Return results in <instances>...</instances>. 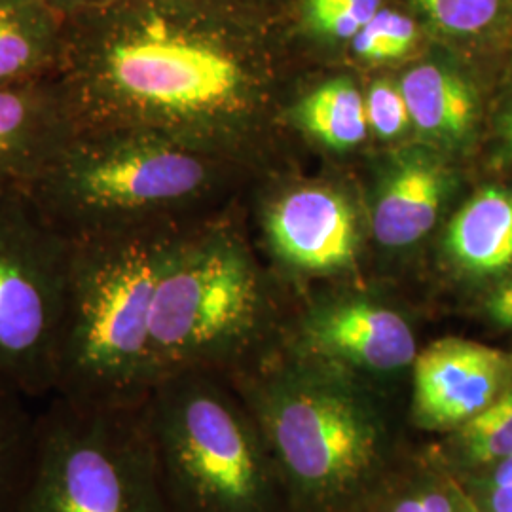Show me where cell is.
<instances>
[{"instance_id": "obj_1", "label": "cell", "mask_w": 512, "mask_h": 512, "mask_svg": "<svg viewBox=\"0 0 512 512\" xmlns=\"http://www.w3.org/2000/svg\"><path fill=\"white\" fill-rule=\"evenodd\" d=\"M264 12L228 0H116L67 18L78 128L129 126L236 162L264 105Z\"/></svg>"}, {"instance_id": "obj_2", "label": "cell", "mask_w": 512, "mask_h": 512, "mask_svg": "<svg viewBox=\"0 0 512 512\" xmlns=\"http://www.w3.org/2000/svg\"><path fill=\"white\" fill-rule=\"evenodd\" d=\"M251 410L291 512H365L397 467L395 435L370 384L298 359L262 378L226 374Z\"/></svg>"}, {"instance_id": "obj_3", "label": "cell", "mask_w": 512, "mask_h": 512, "mask_svg": "<svg viewBox=\"0 0 512 512\" xmlns=\"http://www.w3.org/2000/svg\"><path fill=\"white\" fill-rule=\"evenodd\" d=\"M186 222L73 239L69 304L54 395L131 403L150 389L154 293Z\"/></svg>"}, {"instance_id": "obj_4", "label": "cell", "mask_w": 512, "mask_h": 512, "mask_svg": "<svg viewBox=\"0 0 512 512\" xmlns=\"http://www.w3.org/2000/svg\"><path fill=\"white\" fill-rule=\"evenodd\" d=\"M232 165L156 131L82 126L27 198L71 239L183 222V213L219 192Z\"/></svg>"}, {"instance_id": "obj_5", "label": "cell", "mask_w": 512, "mask_h": 512, "mask_svg": "<svg viewBox=\"0 0 512 512\" xmlns=\"http://www.w3.org/2000/svg\"><path fill=\"white\" fill-rule=\"evenodd\" d=\"M147 416L173 512H291L270 446L226 374L160 380Z\"/></svg>"}, {"instance_id": "obj_6", "label": "cell", "mask_w": 512, "mask_h": 512, "mask_svg": "<svg viewBox=\"0 0 512 512\" xmlns=\"http://www.w3.org/2000/svg\"><path fill=\"white\" fill-rule=\"evenodd\" d=\"M264 313V285L238 232L220 219L190 224L154 293L148 336L152 385L188 370H238Z\"/></svg>"}, {"instance_id": "obj_7", "label": "cell", "mask_w": 512, "mask_h": 512, "mask_svg": "<svg viewBox=\"0 0 512 512\" xmlns=\"http://www.w3.org/2000/svg\"><path fill=\"white\" fill-rule=\"evenodd\" d=\"M16 512H173L147 397L114 403L52 395L37 414L35 452Z\"/></svg>"}, {"instance_id": "obj_8", "label": "cell", "mask_w": 512, "mask_h": 512, "mask_svg": "<svg viewBox=\"0 0 512 512\" xmlns=\"http://www.w3.org/2000/svg\"><path fill=\"white\" fill-rule=\"evenodd\" d=\"M73 239L27 196L0 198V384L52 397L63 348Z\"/></svg>"}, {"instance_id": "obj_9", "label": "cell", "mask_w": 512, "mask_h": 512, "mask_svg": "<svg viewBox=\"0 0 512 512\" xmlns=\"http://www.w3.org/2000/svg\"><path fill=\"white\" fill-rule=\"evenodd\" d=\"M298 351L302 359L340 368L368 384L399 376L420 353L403 313L366 296L313 308L302 323Z\"/></svg>"}, {"instance_id": "obj_10", "label": "cell", "mask_w": 512, "mask_h": 512, "mask_svg": "<svg viewBox=\"0 0 512 512\" xmlns=\"http://www.w3.org/2000/svg\"><path fill=\"white\" fill-rule=\"evenodd\" d=\"M511 382L512 353L442 338L421 349L412 366L410 421L423 431L452 433L486 410Z\"/></svg>"}, {"instance_id": "obj_11", "label": "cell", "mask_w": 512, "mask_h": 512, "mask_svg": "<svg viewBox=\"0 0 512 512\" xmlns=\"http://www.w3.org/2000/svg\"><path fill=\"white\" fill-rule=\"evenodd\" d=\"M76 129L61 74L0 86V198L27 196Z\"/></svg>"}, {"instance_id": "obj_12", "label": "cell", "mask_w": 512, "mask_h": 512, "mask_svg": "<svg viewBox=\"0 0 512 512\" xmlns=\"http://www.w3.org/2000/svg\"><path fill=\"white\" fill-rule=\"evenodd\" d=\"M266 228L277 255L294 268L329 274L351 268L357 226L348 202L321 186L300 188L270 209Z\"/></svg>"}, {"instance_id": "obj_13", "label": "cell", "mask_w": 512, "mask_h": 512, "mask_svg": "<svg viewBox=\"0 0 512 512\" xmlns=\"http://www.w3.org/2000/svg\"><path fill=\"white\" fill-rule=\"evenodd\" d=\"M448 175L427 152L401 156L389 169L374 203L372 228L378 243L404 249L418 243L437 222Z\"/></svg>"}, {"instance_id": "obj_14", "label": "cell", "mask_w": 512, "mask_h": 512, "mask_svg": "<svg viewBox=\"0 0 512 512\" xmlns=\"http://www.w3.org/2000/svg\"><path fill=\"white\" fill-rule=\"evenodd\" d=\"M67 18L44 0H0V86L61 74Z\"/></svg>"}, {"instance_id": "obj_15", "label": "cell", "mask_w": 512, "mask_h": 512, "mask_svg": "<svg viewBox=\"0 0 512 512\" xmlns=\"http://www.w3.org/2000/svg\"><path fill=\"white\" fill-rule=\"evenodd\" d=\"M446 245L471 274H495L512 264V196L486 188L450 222Z\"/></svg>"}, {"instance_id": "obj_16", "label": "cell", "mask_w": 512, "mask_h": 512, "mask_svg": "<svg viewBox=\"0 0 512 512\" xmlns=\"http://www.w3.org/2000/svg\"><path fill=\"white\" fill-rule=\"evenodd\" d=\"M412 124L429 139L454 143L463 139L475 122V93L448 67L425 61L401 78Z\"/></svg>"}, {"instance_id": "obj_17", "label": "cell", "mask_w": 512, "mask_h": 512, "mask_svg": "<svg viewBox=\"0 0 512 512\" xmlns=\"http://www.w3.org/2000/svg\"><path fill=\"white\" fill-rule=\"evenodd\" d=\"M296 116L302 128L334 150L357 147L368 133L365 95L346 78L315 88L304 97Z\"/></svg>"}, {"instance_id": "obj_18", "label": "cell", "mask_w": 512, "mask_h": 512, "mask_svg": "<svg viewBox=\"0 0 512 512\" xmlns=\"http://www.w3.org/2000/svg\"><path fill=\"white\" fill-rule=\"evenodd\" d=\"M37 437V414L27 399L0 384V512L18 511L31 469Z\"/></svg>"}, {"instance_id": "obj_19", "label": "cell", "mask_w": 512, "mask_h": 512, "mask_svg": "<svg viewBox=\"0 0 512 512\" xmlns=\"http://www.w3.org/2000/svg\"><path fill=\"white\" fill-rule=\"evenodd\" d=\"M365 512H475V507L427 461L395 467Z\"/></svg>"}, {"instance_id": "obj_20", "label": "cell", "mask_w": 512, "mask_h": 512, "mask_svg": "<svg viewBox=\"0 0 512 512\" xmlns=\"http://www.w3.org/2000/svg\"><path fill=\"white\" fill-rule=\"evenodd\" d=\"M450 435L444 454L467 469H486L512 456V382L486 410Z\"/></svg>"}, {"instance_id": "obj_21", "label": "cell", "mask_w": 512, "mask_h": 512, "mask_svg": "<svg viewBox=\"0 0 512 512\" xmlns=\"http://www.w3.org/2000/svg\"><path fill=\"white\" fill-rule=\"evenodd\" d=\"M440 37L473 40L494 33L511 0H406Z\"/></svg>"}, {"instance_id": "obj_22", "label": "cell", "mask_w": 512, "mask_h": 512, "mask_svg": "<svg viewBox=\"0 0 512 512\" xmlns=\"http://www.w3.org/2000/svg\"><path fill=\"white\" fill-rule=\"evenodd\" d=\"M420 38L418 19L385 4L349 44L355 57L363 61L389 63L414 52Z\"/></svg>"}, {"instance_id": "obj_23", "label": "cell", "mask_w": 512, "mask_h": 512, "mask_svg": "<svg viewBox=\"0 0 512 512\" xmlns=\"http://www.w3.org/2000/svg\"><path fill=\"white\" fill-rule=\"evenodd\" d=\"M385 0H300L302 21L317 37L351 42Z\"/></svg>"}, {"instance_id": "obj_24", "label": "cell", "mask_w": 512, "mask_h": 512, "mask_svg": "<svg viewBox=\"0 0 512 512\" xmlns=\"http://www.w3.org/2000/svg\"><path fill=\"white\" fill-rule=\"evenodd\" d=\"M368 131L380 139H397L412 124L401 84L376 80L366 93Z\"/></svg>"}, {"instance_id": "obj_25", "label": "cell", "mask_w": 512, "mask_h": 512, "mask_svg": "<svg viewBox=\"0 0 512 512\" xmlns=\"http://www.w3.org/2000/svg\"><path fill=\"white\" fill-rule=\"evenodd\" d=\"M476 490L478 511L512 512V456L486 467Z\"/></svg>"}, {"instance_id": "obj_26", "label": "cell", "mask_w": 512, "mask_h": 512, "mask_svg": "<svg viewBox=\"0 0 512 512\" xmlns=\"http://www.w3.org/2000/svg\"><path fill=\"white\" fill-rule=\"evenodd\" d=\"M488 313L501 327H512V279L490 298Z\"/></svg>"}, {"instance_id": "obj_27", "label": "cell", "mask_w": 512, "mask_h": 512, "mask_svg": "<svg viewBox=\"0 0 512 512\" xmlns=\"http://www.w3.org/2000/svg\"><path fill=\"white\" fill-rule=\"evenodd\" d=\"M48 2L50 6H54L55 10L67 14V16H73L78 12H86V10H93V8H101V6H107L112 4L116 0H44Z\"/></svg>"}, {"instance_id": "obj_28", "label": "cell", "mask_w": 512, "mask_h": 512, "mask_svg": "<svg viewBox=\"0 0 512 512\" xmlns=\"http://www.w3.org/2000/svg\"><path fill=\"white\" fill-rule=\"evenodd\" d=\"M228 2H234L239 6L251 8V10H258V12H264V14H266V4H268V0H228Z\"/></svg>"}, {"instance_id": "obj_29", "label": "cell", "mask_w": 512, "mask_h": 512, "mask_svg": "<svg viewBox=\"0 0 512 512\" xmlns=\"http://www.w3.org/2000/svg\"><path fill=\"white\" fill-rule=\"evenodd\" d=\"M509 137H511V145H512V120H511V128H509Z\"/></svg>"}]
</instances>
